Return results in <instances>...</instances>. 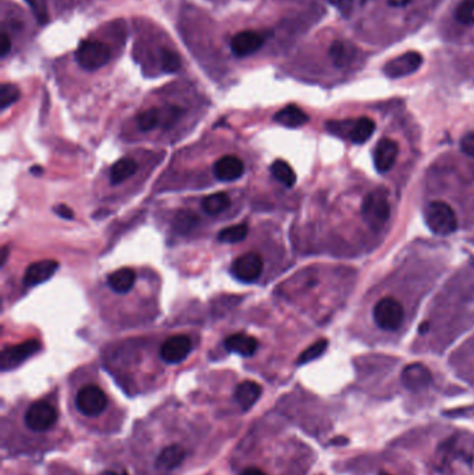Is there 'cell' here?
<instances>
[{
  "label": "cell",
  "mask_w": 474,
  "mask_h": 475,
  "mask_svg": "<svg viewBox=\"0 0 474 475\" xmlns=\"http://www.w3.org/2000/svg\"><path fill=\"white\" fill-rule=\"evenodd\" d=\"M196 222L198 217L195 213L190 210H181L174 218V228L181 233H187L196 225Z\"/></svg>",
  "instance_id": "cell-30"
},
{
  "label": "cell",
  "mask_w": 474,
  "mask_h": 475,
  "mask_svg": "<svg viewBox=\"0 0 474 475\" xmlns=\"http://www.w3.org/2000/svg\"><path fill=\"white\" fill-rule=\"evenodd\" d=\"M77 408L87 417H96L107 406V396L98 385H87L81 388L76 397Z\"/></svg>",
  "instance_id": "cell-7"
},
{
  "label": "cell",
  "mask_w": 474,
  "mask_h": 475,
  "mask_svg": "<svg viewBox=\"0 0 474 475\" xmlns=\"http://www.w3.org/2000/svg\"><path fill=\"white\" fill-rule=\"evenodd\" d=\"M111 50L100 40H84L77 50V62L87 71H95L109 63Z\"/></svg>",
  "instance_id": "cell-3"
},
{
  "label": "cell",
  "mask_w": 474,
  "mask_h": 475,
  "mask_svg": "<svg viewBox=\"0 0 474 475\" xmlns=\"http://www.w3.org/2000/svg\"><path fill=\"white\" fill-rule=\"evenodd\" d=\"M138 171V163L131 157H123L117 160L110 170V183L113 185L122 184Z\"/></svg>",
  "instance_id": "cell-22"
},
{
  "label": "cell",
  "mask_w": 474,
  "mask_h": 475,
  "mask_svg": "<svg viewBox=\"0 0 474 475\" xmlns=\"http://www.w3.org/2000/svg\"><path fill=\"white\" fill-rule=\"evenodd\" d=\"M8 255H9V249H8V246H5L2 249V256H0V260H2V266L8 262Z\"/></svg>",
  "instance_id": "cell-40"
},
{
  "label": "cell",
  "mask_w": 474,
  "mask_h": 475,
  "mask_svg": "<svg viewBox=\"0 0 474 475\" xmlns=\"http://www.w3.org/2000/svg\"><path fill=\"white\" fill-rule=\"evenodd\" d=\"M249 228L247 224H236L228 227L218 233V241L223 244H238L248 236Z\"/></svg>",
  "instance_id": "cell-27"
},
{
  "label": "cell",
  "mask_w": 474,
  "mask_h": 475,
  "mask_svg": "<svg viewBox=\"0 0 474 475\" xmlns=\"http://www.w3.org/2000/svg\"><path fill=\"white\" fill-rule=\"evenodd\" d=\"M398 153H399V146L394 139L390 138H383L379 141V143L376 145L374 149V167L380 174L388 172L396 159H398Z\"/></svg>",
  "instance_id": "cell-14"
},
{
  "label": "cell",
  "mask_w": 474,
  "mask_h": 475,
  "mask_svg": "<svg viewBox=\"0 0 474 475\" xmlns=\"http://www.w3.org/2000/svg\"><path fill=\"white\" fill-rule=\"evenodd\" d=\"M274 121L288 128H298L305 126L309 121V117L298 106L289 104L274 115Z\"/></svg>",
  "instance_id": "cell-19"
},
{
  "label": "cell",
  "mask_w": 474,
  "mask_h": 475,
  "mask_svg": "<svg viewBox=\"0 0 474 475\" xmlns=\"http://www.w3.org/2000/svg\"><path fill=\"white\" fill-rule=\"evenodd\" d=\"M455 17L463 25H474V0H463L459 3Z\"/></svg>",
  "instance_id": "cell-31"
},
{
  "label": "cell",
  "mask_w": 474,
  "mask_h": 475,
  "mask_svg": "<svg viewBox=\"0 0 474 475\" xmlns=\"http://www.w3.org/2000/svg\"><path fill=\"white\" fill-rule=\"evenodd\" d=\"M187 452L180 445H170L164 448L156 459V467L161 471H171L185 460Z\"/></svg>",
  "instance_id": "cell-20"
},
{
  "label": "cell",
  "mask_w": 474,
  "mask_h": 475,
  "mask_svg": "<svg viewBox=\"0 0 474 475\" xmlns=\"http://www.w3.org/2000/svg\"><path fill=\"white\" fill-rule=\"evenodd\" d=\"M191 350L192 340L188 335H174L163 343L160 358L168 364H179L188 358Z\"/></svg>",
  "instance_id": "cell-9"
},
{
  "label": "cell",
  "mask_w": 474,
  "mask_h": 475,
  "mask_svg": "<svg viewBox=\"0 0 474 475\" xmlns=\"http://www.w3.org/2000/svg\"><path fill=\"white\" fill-rule=\"evenodd\" d=\"M377 475H391V474H388V472H384V471H381V472H379Z\"/></svg>",
  "instance_id": "cell-44"
},
{
  "label": "cell",
  "mask_w": 474,
  "mask_h": 475,
  "mask_svg": "<svg viewBox=\"0 0 474 475\" xmlns=\"http://www.w3.org/2000/svg\"><path fill=\"white\" fill-rule=\"evenodd\" d=\"M213 170L218 181L234 183L236 180H240V178L244 175L245 165L240 157L227 154L216 161Z\"/></svg>",
  "instance_id": "cell-13"
},
{
  "label": "cell",
  "mask_w": 474,
  "mask_h": 475,
  "mask_svg": "<svg viewBox=\"0 0 474 475\" xmlns=\"http://www.w3.org/2000/svg\"><path fill=\"white\" fill-rule=\"evenodd\" d=\"M262 396V386L255 381H244L235 389V399L242 410H249Z\"/></svg>",
  "instance_id": "cell-21"
},
{
  "label": "cell",
  "mask_w": 474,
  "mask_h": 475,
  "mask_svg": "<svg viewBox=\"0 0 474 475\" xmlns=\"http://www.w3.org/2000/svg\"><path fill=\"white\" fill-rule=\"evenodd\" d=\"M266 36L258 31H242L231 40V50L236 57H247L256 53L264 43Z\"/></svg>",
  "instance_id": "cell-12"
},
{
  "label": "cell",
  "mask_w": 474,
  "mask_h": 475,
  "mask_svg": "<svg viewBox=\"0 0 474 475\" xmlns=\"http://www.w3.org/2000/svg\"><path fill=\"white\" fill-rule=\"evenodd\" d=\"M410 2V0H399L398 5H407Z\"/></svg>",
  "instance_id": "cell-43"
},
{
  "label": "cell",
  "mask_w": 474,
  "mask_h": 475,
  "mask_svg": "<svg viewBox=\"0 0 474 475\" xmlns=\"http://www.w3.org/2000/svg\"><path fill=\"white\" fill-rule=\"evenodd\" d=\"M57 268H58V263L56 260H41V262L32 263L27 268L23 282L25 286H36L50 279L57 271Z\"/></svg>",
  "instance_id": "cell-15"
},
{
  "label": "cell",
  "mask_w": 474,
  "mask_h": 475,
  "mask_svg": "<svg viewBox=\"0 0 474 475\" xmlns=\"http://www.w3.org/2000/svg\"><path fill=\"white\" fill-rule=\"evenodd\" d=\"M427 227L437 235H451L458 229L455 210L442 200H433L425 210Z\"/></svg>",
  "instance_id": "cell-2"
},
{
  "label": "cell",
  "mask_w": 474,
  "mask_h": 475,
  "mask_svg": "<svg viewBox=\"0 0 474 475\" xmlns=\"http://www.w3.org/2000/svg\"><path fill=\"white\" fill-rule=\"evenodd\" d=\"M202 206L207 214L216 216L231 206V198L225 192H217L210 196H206L202 202Z\"/></svg>",
  "instance_id": "cell-24"
},
{
  "label": "cell",
  "mask_w": 474,
  "mask_h": 475,
  "mask_svg": "<svg viewBox=\"0 0 474 475\" xmlns=\"http://www.w3.org/2000/svg\"><path fill=\"white\" fill-rule=\"evenodd\" d=\"M376 131V124L369 117H361L358 120L349 123V130L346 138L357 145L368 142Z\"/></svg>",
  "instance_id": "cell-17"
},
{
  "label": "cell",
  "mask_w": 474,
  "mask_h": 475,
  "mask_svg": "<svg viewBox=\"0 0 474 475\" xmlns=\"http://www.w3.org/2000/svg\"><path fill=\"white\" fill-rule=\"evenodd\" d=\"M54 213H56L57 216H60L62 218H66V220H71V218L74 217V211H73L69 206H66V205H58V206H56V207H54Z\"/></svg>",
  "instance_id": "cell-37"
},
{
  "label": "cell",
  "mask_w": 474,
  "mask_h": 475,
  "mask_svg": "<svg viewBox=\"0 0 474 475\" xmlns=\"http://www.w3.org/2000/svg\"><path fill=\"white\" fill-rule=\"evenodd\" d=\"M104 475H128L127 472H123V474H117V472H106Z\"/></svg>",
  "instance_id": "cell-42"
},
{
  "label": "cell",
  "mask_w": 474,
  "mask_h": 475,
  "mask_svg": "<svg viewBox=\"0 0 474 475\" xmlns=\"http://www.w3.org/2000/svg\"><path fill=\"white\" fill-rule=\"evenodd\" d=\"M31 172L39 175V174H42V167H32V168H31Z\"/></svg>",
  "instance_id": "cell-41"
},
{
  "label": "cell",
  "mask_w": 474,
  "mask_h": 475,
  "mask_svg": "<svg viewBox=\"0 0 474 475\" xmlns=\"http://www.w3.org/2000/svg\"><path fill=\"white\" fill-rule=\"evenodd\" d=\"M271 174L274 175V178L277 181H280L284 187L291 188L295 185L296 183V174L292 170V167L284 161V160H275L271 164Z\"/></svg>",
  "instance_id": "cell-25"
},
{
  "label": "cell",
  "mask_w": 474,
  "mask_h": 475,
  "mask_svg": "<svg viewBox=\"0 0 474 475\" xmlns=\"http://www.w3.org/2000/svg\"><path fill=\"white\" fill-rule=\"evenodd\" d=\"M391 216V205L384 189L379 188L368 194L362 203L363 221L376 232L381 231Z\"/></svg>",
  "instance_id": "cell-1"
},
{
  "label": "cell",
  "mask_w": 474,
  "mask_h": 475,
  "mask_svg": "<svg viewBox=\"0 0 474 475\" xmlns=\"http://www.w3.org/2000/svg\"><path fill=\"white\" fill-rule=\"evenodd\" d=\"M241 475H267L264 471H262L260 468H255V467H249L247 470H244L241 472Z\"/></svg>",
  "instance_id": "cell-39"
},
{
  "label": "cell",
  "mask_w": 474,
  "mask_h": 475,
  "mask_svg": "<svg viewBox=\"0 0 474 475\" xmlns=\"http://www.w3.org/2000/svg\"><path fill=\"white\" fill-rule=\"evenodd\" d=\"M109 286L117 293H127L135 283V271L131 268H120L107 277Z\"/></svg>",
  "instance_id": "cell-23"
},
{
  "label": "cell",
  "mask_w": 474,
  "mask_h": 475,
  "mask_svg": "<svg viewBox=\"0 0 474 475\" xmlns=\"http://www.w3.org/2000/svg\"><path fill=\"white\" fill-rule=\"evenodd\" d=\"M25 2L31 6V9L35 13V16L39 20V23L41 24H46L49 17H47V10H46L45 0H25Z\"/></svg>",
  "instance_id": "cell-34"
},
{
  "label": "cell",
  "mask_w": 474,
  "mask_h": 475,
  "mask_svg": "<svg viewBox=\"0 0 474 475\" xmlns=\"http://www.w3.org/2000/svg\"><path fill=\"white\" fill-rule=\"evenodd\" d=\"M41 349V343L35 339H30L24 343L6 347L2 353V370H10L21 364Z\"/></svg>",
  "instance_id": "cell-11"
},
{
  "label": "cell",
  "mask_w": 474,
  "mask_h": 475,
  "mask_svg": "<svg viewBox=\"0 0 474 475\" xmlns=\"http://www.w3.org/2000/svg\"><path fill=\"white\" fill-rule=\"evenodd\" d=\"M163 120V110L152 107L149 110H145L144 113H141L137 118V124L139 127L141 131H152L155 130L159 124H161Z\"/></svg>",
  "instance_id": "cell-26"
},
{
  "label": "cell",
  "mask_w": 474,
  "mask_h": 475,
  "mask_svg": "<svg viewBox=\"0 0 474 475\" xmlns=\"http://www.w3.org/2000/svg\"><path fill=\"white\" fill-rule=\"evenodd\" d=\"M328 2L338 9L342 16H349L352 12V0H328Z\"/></svg>",
  "instance_id": "cell-36"
},
{
  "label": "cell",
  "mask_w": 474,
  "mask_h": 475,
  "mask_svg": "<svg viewBox=\"0 0 474 475\" xmlns=\"http://www.w3.org/2000/svg\"><path fill=\"white\" fill-rule=\"evenodd\" d=\"M57 411L56 408L45 402H35L34 404H31L24 415V421L25 426L34 431V432H45L47 430H50L56 421H57Z\"/></svg>",
  "instance_id": "cell-5"
},
{
  "label": "cell",
  "mask_w": 474,
  "mask_h": 475,
  "mask_svg": "<svg viewBox=\"0 0 474 475\" xmlns=\"http://www.w3.org/2000/svg\"><path fill=\"white\" fill-rule=\"evenodd\" d=\"M184 110L179 106H168L163 110V120L161 124L164 127H171L172 124H175L179 121V118L183 115Z\"/></svg>",
  "instance_id": "cell-33"
},
{
  "label": "cell",
  "mask_w": 474,
  "mask_h": 475,
  "mask_svg": "<svg viewBox=\"0 0 474 475\" xmlns=\"http://www.w3.org/2000/svg\"><path fill=\"white\" fill-rule=\"evenodd\" d=\"M225 347L228 351L240 354L242 358H251L256 353L259 342L247 334H234L225 339Z\"/></svg>",
  "instance_id": "cell-16"
},
{
  "label": "cell",
  "mask_w": 474,
  "mask_h": 475,
  "mask_svg": "<svg viewBox=\"0 0 474 475\" xmlns=\"http://www.w3.org/2000/svg\"><path fill=\"white\" fill-rule=\"evenodd\" d=\"M373 318L377 327L384 331L398 329L405 320L403 306L394 298H383L379 301L373 309Z\"/></svg>",
  "instance_id": "cell-4"
},
{
  "label": "cell",
  "mask_w": 474,
  "mask_h": 475,
  "mask_svg": "<svg viewBox=\"0 0 474 475\" xmlns=\"http://www.w3.org/2000/svg\"><path fill=\"white\" fill-rule=\"evenodd\" d=\"M160 60H161L163 71L168 73V74L177 73L181 67L180 56L170 49H161L160 50Z\"/></svg>",
  "instance_id": "cell-29"
},
{
  "label": "cell",
  "mask_w": 474,
  "mask_h": 475,
  "mask_svg": "<svg viewBox=\"0 0 474 475\" xmlns=\"http://www.w3.org/2000/svg\"><path fill=\"white\" fill-rule=\"evenodd\" d=\"M20 99V91L16 85L12 84H3L2 89H0V104H2V110H6L9 106L14 104Z\"/></svg>",
  "instance_id": "cell-32"
},
{
  "label": "cell",
  "mask_w": 474,
  "mask_h": 475,
  "mask_svg": "<svg viewBox=\"0 0 474 475\" xmlns=\"http://www.w3.org/2000/svg\"><path fill=\"white\" fill-rule=\"evenodd\" d=\"M403 386L411 392L427 389L433 382L431 371L422 363H411L406 366L400 374Z\"/></svg>",
  "instance_id": "cell-10"
},
{
  "label": "cell",
  "mask_w": 474,
  "mask_h": 475,
  "mask_svg": "<svg viewBox=\"0 0 474 475\" xmlns=\"http://www.w3.org/2000/svg\"><path fill=\"white\" fill-rule=\"evenodd\" d=\"M422 65H423V56L419 51L410 50V51L402 53L398 57L391 58L390 62L385 63L383 71L388 78L398 80V78H403V77L414 74L418 70H420Z\"/></svg>",
  "instance_id": "cell-6"
},
{
  "label": "cell",
  "mask_w": 474,
  "mask_h": 475,
  "mask_svg": "<svg viewBox=\"0 0 474 475\" xmlns=\"http://www.w3.org/2000/svg\"><path fill=\"white\" fill-rule=\"evenodd\" d=\"M330 57L335 67H346L357 57V46L348 40H335L330 46Z\"/></svg>",
  "instance_id": "cell-18"
},
{
  "label": "cell",
  "mask_w": 474,
  "mask_h": 475,
  "mask_svg": "<svg viewBox=\"0 0 474 475\" xmlns=\"http://www.w3.org/2000/svg\"><path fill=\"white\" fill-rule=\"evenodd\" d=\"M10 47H12V40L9 38V35L6 32L2 34V45H0V54H2V57H6L8 53L10 51Z\"/></svg>",
  "instance_id": "cell-38"
},
{
  "label": "cell",
  "mask_w": 474,
  "mask_h": 475,
  "mask_svg": "<svg viewBox=\"0 0 474 475\" xmlns=\"http://www.w3.org/2000/svg\"><path fill=\"white\" fill-rule=\"evenodd\" d=\"M264 268L263 259L258 253H245L232 263L231 271L234 277L245 283L255 282L260 278Z\"/></svg>",
  "instance_id": "cell-8"
},
{
  "label": "cell",
  "mask_w": 474,
  "mask_h": 475,
  "mask_svg": "<svg viewBox=\"0 0 474 475\" xmlns=\"http://www.w3.org/2000/svg\"><path fill=\"white\" fill-rule=\"evenodd\" d=\"M327 346H328V340L327 339H320V340L315 342L312 346H309L306 350H304L301 353V356L298 358V362H296V364L304 366V364H308V363L319 359L320 356L326 351Z\"/></svg>",
  "instance_id": "cell-28"
},
{
  "label": "cell",
  "mask_w": 474,
  "mask_h": 475,
  "mask_svg": "<svg viewBox=\"0 0 474 475\" xmlns=\"http://www.w3.org/2000/svg\"><path fill=\"white\" fill-rule=\"evenodd\" d=\"M460 149L464 154L474 157V131L467 132L460 141Z\"/></svg>",
  "instance_id": "cell-35"
}]
</instances>
